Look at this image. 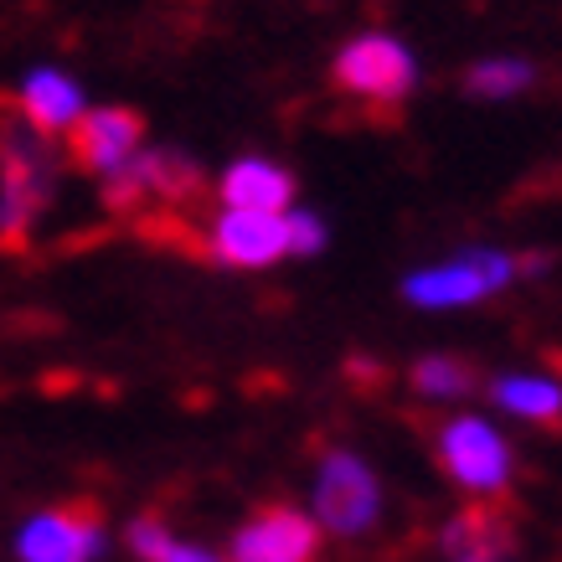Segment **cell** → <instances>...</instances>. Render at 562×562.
<instances>
[{
    "label": "cell",
    "instance_id": "1",
    "mask_svg": "<svg viewBox=\"0 0 562 562\" xmlns=\"http://www.w3.org/2000/svg\"><path fill=\"white\" fill-rule=\"evenodd\" d=\"M57 155L47 135L26 124L16 103H0V243L16 248L32 233L36 212L52 202Z\"/></svg>",
    "mask_w": 562,
    "mask_h": 562
},
{
    "label": "cell",
    "instance_id": "2",
    "mask_svg": "<svg viewBox=\"0 0 562 562\" xmlns=\"http://www.w3.org/2000/svg\"><path fill=\"white\" fill-rule=\"evenodd\" d=\"M336 88L351 93L361 103H403L418 83V68H413V52L387 32H367V36H351L341 52H336V68H330Z\"/></svg>",
    "mask_w": 562,
    "mask_h": 562
},
{
    "label": "cell",
    "instance_id": "3",
    "mask_svg": "<svg viewBox=\"0 0 562 562\" xmlns=\"http://www.w3.org/2000/svg\"><path fill=\"white\" fill-rule=\"evenodd\" d=\"M382 512V491L376 475L351 454V449H330L321 460V485H315V527L336 531V537H357Z\"/></svg>",
    "mask_w": 562,
    "mask_h": 562
},
{
    "label": "cell",
    "instance_id": "4",
    "mask_svg": "<svg viewBox=\"0 0 562 562\" xmlns=\"http://www.w3.org/2000/svg\"><path fill=\"white\" fill-rule=\"evenodd\" d=\"M531 263H542V258H527V263H516L506 254H464L454 263H439V269H424L413 273L403 294H408L413 305L424 310H443V305H475L485 294H495L501 284H512L516 269H531Z\"/></svg>",
    "mask_w": 562,
    "mask_h": 562
},
{
    "label": "cell",
    "instance_id": "5",
    "mask_svg": "<svg viewBox=\"0 0 562 562\" xmlns=\"http://www.w3.org/2000/svg\"><path fill=\"white\" fill-rule=\"evenodd\" d=\"M439 464L475 495H501L512 480V449L485 418H449L439 428Z\"/></svg>",
    "mask_w": 562,
    "mask_h": 562
},
{
    "label": "cell",
    "instance_id": "6",
    "mask_svg": "<svg viewBox=\"0 0 562 562\" xmlns=\"http://www.w3.org/2000/svg\"><path fill=\"white\" fill-rule=\"evenodd\" d=\"M145 145V120H139L135 109H120V103H109V109H88L83 120L68 130V160L78 171H93V176H109L124 171L130 160L139 155Z\"/></svg>",
    "mask_w": 562,
    "mask_h": 562
},
{
    "label": "cell",
    "instance_id": "7",
    "mask_svg": "<svg viewBox=\"0 0 562 562\" xmlns=\"http://www.w3.org/2000/svg\"><path fill=\"white\" fill-rule=\"evenodd\" d=\"M103 542V521L93 501H72V506H52L36 512L16 537L21 562H93Z\"/></svg>",
    "mask_w": 562,
    "mask_h": 562
},
{
    "label": "cell",
    "instance_id": "8",
    "mask_svg": "<svg viewBox=\"0 0 562 562\" xmlns=\"http://www.w3.org/2000/svg\"><path fill=\"white\" fill-rule=\"evenodd\" d=\"M315 552H321V527L294 506H263L233 537V562H315Z\"/></svg>",
    "mask_w": 562,
    "mask_h": 562
},
{
    "label": "cell",
    "instance_id": "9",
    "mask_svg": "<svg viewBox=\"0 0 562 562\" xmlns=\"http://www.w3.org/2000/svg\"><path fill=\"white\" fill-rule=\"evenodd\" d=\"M290 254L284 243V217L279 212H222L212 222V258L233 263V269H269Z\"/></svg>",
    "mask_w": 562,
    "mask_h": 562
},
{
    "label": "cell",
    "instance_id": "10",
    "mask_svg": "<svg viewBox=\"0 0 562 562\" xmlns=\"http://www.w3.org/2000/svg\"><path fill=\"white\" fill-rule=\"evenodd\" d=\"M16 109L26 114L32 130H42V135H63V130H72V124L83 120V88L72 83L63 68H36L32 78L21 83Z\"/></svg>",
    "mask_w": 562,
    "mask_h": 562
},
{
    "label": "cell",
    "instance_id": "11",
    "mask_svg": "<svg viewBox=\"0 0 562 562\" xmlns=\"http://www.w3.org/2000/svg\"><path fill=\"white\" fill-rule=\"evenodd\" d=\"M217 191L233 212H284L294 196V176L269 160H238V166H227Z\"/></svg>",
    "mask_w": 562,
    "mask_h": 562
},
{
    "label": "cell",
    "instance_id": "12",
    "mask_svg": "<svg viewBox=\"0 0 562 562\" xmlns=\"http://www.w3.org/2000/svg\"><path fill=\"white\" fill-rule=\"evenodd\" d=\"M491 392L516 418H531V424H558L562 418V387L547 376H501Z\"/></svg>",
    "mask_w": 562,
    "mask_h": 562
},
{
    "label": "cell",
    "instance_id": "13",
    "mask_svg": "<svg viewBox=\"0 0 562 562\" xmlns=\"http://www.w3.org/2000/svg\"><path fill=\"white\" fill-rule=\"evenodd\" d=\"M506 537H512V527H506V516H495V506H480V512H464L454 527L443 531V547L454 552V558H480L491 562L495 547H506Z\"/></svg>",
    "mask_w": 562,
    "mask_h": 562
},
{
    "label": "cell",
    "instance_id": "14",
    "mask_svg": "<svg viewBox=\"0 0 562 562\" xmlns=\"http://www.w3.org/2000/svg\"><path fill=\"white\" fill-rule=\"evenodd\" d=\"M531 78H537V68L521 63V57H485V63H475L464 72V88L475 99H512V93L531 88Z\"/></svg>",
    "mask_w": 562,
    "mask_h": 562
},
{
    "label": "cell",
    "instance_id": "15",
    "mask_svg": "<svg viewBox=\"0 0 562 562\" xmlns=\"http://www.w3.org/2000/svg\"><path fill=\"white\" fill-rule=\"evenodd\" d=\"M413 387L424 392V397H464V392L475 387V367L454 357H428L413 367Z\"/></svg>",
    "mask_w": 562,
    "mask_h": 562
},
{
    "label": "cell",
    "instance_id": "16",
    "mask_svg": "<svg viewBox=\"0 0 562 562\" xmlns=\"http://www.w3.org/2000/svg\"><path fill=\"white\" fill-rule=\"evenodd\" d=\"M130 547H135L145 562H166V552H171V531H166V521H155V516H139L135 527H130Z\"/></svg>",
    "mask_w": 562,
    "mask_h": 562
},
{
    "label": "cell",
    "instance_id": "17",
    "mask_svg": "<svg viewBox=\"0 0 562 562\" xmlns=\"http://www.w3.org/2000/svg\"><path fill=\"white\" fill-rule=\"evenodd\" d=\"M284 243H290V254H321L325 248L321 217H310V212H290V217H284Z\"/></svg>",
    "mask_w": 562,
    "mask_h": 562
},
{
    "label": "cell",
    "instance_id": "18",
    "mask_svg": "<svg viewBox=\"0 0 562 562\" xmlns=\"http://www.w3.org/2000/svg\"><path fill=\"white\" fill-rule=\"evenodd\" d=\"M166 562H222V558H212V552H202V547H181V542H176L171 552H166Z\"/></svg>",
    "mask_w": 562,
    "mask_h": 562
},
{
    "label": "cell",
    "instance_id": "19",
    "mask_svg": "<svg viewBox=\"0 0 562 562\" xmlns=\"http://www.w3.org/2000/svg\"><path fill=\"white\" fill-rule=\"evenodd\" d=\"M464 562H480V558H464Z\"/></svg>",
    "mask_w": 562,
    "mask_h": 562
}]
</instances>
